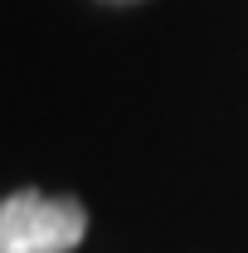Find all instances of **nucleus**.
I'll use <instances>...</instances> for the list:
<instances>
[{"label": "nucleus", "instance_id": "f257e3e1", "mask_svg": "<svg viewBox=\"0 0 248 253\" xmlns=\"http://www.w3.org/2000/svg\"><path fill=\"white\" fill-rule=\"evenodd\" d=\"M88 239V205L78 195L10 190L0 205V253H73Z\"/></svg>", "mask_w": 248, "mask_h": 253}, {"label": "nucleus", "instance_id": "f03ea898", "mask_svg": "<svg viewBox=\"0 0 248 253\" xmlns=\"http://www.w3.org/2000/svg\"><path fill=\"white\" fill-rule=\"evenodd\" d=\"M102 5H141V0H102Z\"/></svg>", "mask_w": 248, "mask_h": 253}]
</instances>
